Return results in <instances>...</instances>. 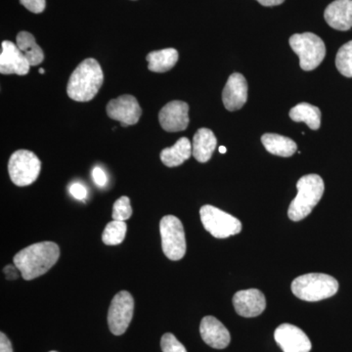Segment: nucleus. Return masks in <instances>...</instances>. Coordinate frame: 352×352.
Masks as SVG:
<instances>
[{
  "label": "nucleus",
  "mask_w": 352,
  "mask_h": 352,
  "mask_svg": "<svg viewBox=\"0 0 352 352\" xmlns=\"http://www.w3.org/2000/svg\"><path fill=\"white\" fill-rule=\"evenodd\" d=\"M339 282L323 273H308L296 278L292 283V292L296 298L305 302H319L338 293Z\"/></svg>",
  "instance_id": "20e7f679"
},
{
  "label": "nucleus",
  "mask_w": 352,
  "mask_h": 352,
  "mask_svg": "<svg viewBox=\"0 0 352 352\" xmlns=\"http://www.w3.org/2000/svg\"><path fill=\"white\" fill-rule=\"evenodd\" d=\"M324 18L333 29L349 31L352 28V0H335L326 8Z\"/></svg>",
  "instance_id": "f3484780"
},
{
  "label": "nucleus",
  "mask_w": 352,
  "mask_h": 352,
  "mask_svg": "<svg viewBox=\"0 0 352 352\" xmlns=\"http://www.w3.org/2000/svg\"><path fill=\"white\" fill-rule=\"evenodd\" d=\"M296 188L298 195L289 205L288 217L293 221H300L311 214L312 210L320 201L325 185L320 175H307L298 180Z\"/></svg>",
  "instance_id": "7ed1b4c3"
},
{
  "label": "nucleus",
  "mask_w": 352,
  "mask_h": 352,
  "mask_svg": "<svg viewBox=\"0 0 352 352\" xmlns=\"http://www.w3.org/2000/svg\"><path fill=\"white\" fill-rule=\"evenodd\" d=\"M106 112L110 119L118 120L124 126H129L138 124L142 115V109L135 97L124 94L109 102Z\"/></svg>",
  "instance_id": "9d476101"
},
{
  "label": "nucleus",
  "mask_w": 352,
  "mask_h": 352,
  "mask_svg": "<svg viewBox=\"0 0 352 352\" xmlns=\"http://www.w3.org/2000/svg\"><path fill=\"white\" fill-rule=\"evenodd\" d=\"M69 193L74 197V198L78 199V200H85L87 196V191L85 187L80 183H74L69 187Z\"/></svg>",
  "instance_id": "c85d7f7f"
},
{
  "label": "nucleus",
  "mask_w": 352,
  "mask_h": 352,
  "mask_svg": "<svg viewBox=\"0 0 352 352\" xmlns=\"http://www.w3.org/2000/svg\"><path fill=\"white\" fill-rule=\"evenodd\" d=\"M0 352H13L12 344L4 333H0Z\"/></svg>",
  "instance_id": "7c9ffc66"
},
{
  "label": "nucleus",
  "mask_w": 352,
  "mask_h": 352,
  "mask_svg": "<svg viewBox=\"0 0 352 352\" xmlns=\"http://www.w3.org/2000/svg\"><path fill=\"white\" fill-rule=\"evenodd\" d=\"M261 142L267 152L275 156L289 157L293 156L298 149L295 141L286 136L275 133H265L261 138Z\"/></svg>",
  "instance_id": "aec40b11"
},
{
  "label": "nucleus",
  "mask_w": 352,
  "mask_h": 352,
  "mask_svg": "<svg viewBox=\"0 0 352 352\" xmlns=\"http://www.w3.org/2000/svg\"><path fill=\"white\" fill-rule=\"evenodd\" d=\"M217 145V140L214 132L208 129H200L193 138V157L199 163H207L214 154Z\"/></svg>",
  "instance_id": "a211bd4d"
},
{
  "label": "nucleus",
  "mask_w": 352,
  "mask_h": 352,
  "mask_svg": "<svg viewBox=\"0 0 352 352\" xmlns=\"http://www.w3.org/2000/svg\"><path fill=\"white\" fill-rule=\"evenodd\" d=\"M148 69L153 73H166L175 66L178 61V52L175 48H166L153 51L146 57Z\"/></svg>",
  "instance_id": "412c9836"
},
{
  "label": "nucleus",
  "mask_w": 352,
  "mask_h": 352,
  "mask_svg": "<svg viewBox=\"0 0 352 352\" xmlns=\"http://www.w3.org/2000/svg\"><path fill=\"white\" fill-rule=\"evenodd\" d=\"M134 300L131 294L122 291L113 296L108 312V325L115 336L126 333L133 317Z\"/></svg>",
  "instance_id": "1a4fd4ad"
},
{
  "label": "nucleus",
  "mask_w": 352,
  "mask_h": 352,
  "mask_svg": "<svg viewBox=\"0 0 352 352\" xmlns=\"http://www.w3.org/2000/svg\"><path fill=\"white\" fill-rule=\"evenodd\" d=\"M92 177H94V182L96 183L98 186L104 187L107 184V175H105L104 170H102L99 166L94 168L92 170Z\"/></svg>",
  "instance_id": "c756f323"
},
{
  "label": "nucleus",
  "mask_w": 352,
  "mask_h": 352,
  "mask_svg": "<svg viewBox=\"0 0 352 352\" xmlns=\"http://www.w3.org/2000/svg\"><path fill=\"white\" fill-rule=\"evenodd\" d=\"M188 113V104L179 100L171 101L160 111V124L168 132L185 131L189 124Z\"/></svg>",
  "instance_id": "ddd939ff"
},
{
  "label": "nucleus",
  "mask_w": 352,
  "mask_h": 352,
  "mask_svg": "<svg viewBox=\"0 0 352 352\" xmlns=\"http://www.w3.org/2000/svg\"><path fill=\"white\" fill-rule=\"evenodd\" d=\"M200 333L204 342L212 349H226L230 344V333L226 326L214 316L204 317L201 322Z\"/></svg>",
  "instance_id": "dca6fc26"
},
{
  "label": "nucleus",
  "mask_w": 352,
  "mask_h": 352,
  "mask_svg": "<svg viewBox=\"0 0 352 352\" xmlns=\"http://www.w3.org/2000/svg\"><path fill=\"white\" fill-rule=\"evenodd\" d=\"M193 155L192 144L188 138H182L171 147L166 148L161 152V161L168 168L182 166Z\"/></svg>",
  "instance_id": "6ab92c4d"
},
{
  "label": "nucleus",
  "mask_w": 352,
  "mask_h": 352,
  "mask_svg": "<svg viewBox=\"0 0 352 352\" xmlns=\"http://www.w3.org/2000/svg\"><path fill=\"white\" fill-rule=\"evenodd\" d=\"M39 74H44V69H39Z\"/></svg>",
  "instance_id": "f704fd0d"
},
{
  "label": "nucleus",
  "mask_w": 352,
  "mask_h": 352,
  "mask_svg": "<svg viewBox=\"0 0 352 352\" xmlns=\"http://www.w3.org/2000/svg\"><path fill=\"white\" fill-rule=\"evenodd\" d=\"M126 224L124 221L113 220L104 229L102 234V241L104 244L108 245H116L122 244L126 238Z\"/></svg>",
  "instance_id": "b1692460"
},
{
  "label": "nucleus",
  "mask_w": 352,
  "mask_h": 352,
  "mask_svg": "<svg viewBox=\"0 0 352 352\" xmlns=\"http://www.w3.org/2000/svg\"><path fill=\"white\" fill-rule=\"evenodd\" d=\"M59 245L54 242H41L29 245L14 256V264L27 281L45 274L57 263Z\"/></svg>",
  "instance_id": "f257e3e1"
},
{
  "label": "nucleus",
  "mask_w": 352,
  "mask_h": 352,
  "mask_svg": "<svg viewBox=\"0 0 352 352\" xmlns=\"http://www.w3.org/2000/svg\"><path fill=\"white\" fill-rule=\"evenodd\" d=\"M164 254L170 261H180L186 254V239L182 222L173 215H166L160 222Z\"/></svg>",
  "instance_id": "0eeeda50"
},
{
  "label": "nucleus",
  "mask_w": 352,
  "mask_h": 352,
  "mask_svg": "<svg viewBox=\"0 0 352 352\" xmlns=\"http://www.w3.org/2000/svg\"><path fill=\"white\" fill-rule=\"evenodd\" d=\"M163 352H187L185 346L171 333H164L161 340Z\"/></svg>",
  "instance_id": "bb28decb"
},
{
  "label": "nucleus",
  "mask_w": 352,
  "mask_h": 352,
  "mask_svg": "<svg viewBox=\"0 0 352 352\" xmlns=\"http://www.w3.org/2000/svg\"><path fill=\"white\" fill-rule=\"evenodd\" d=\"M29 61L24 53L12 41H4L1 44L0 73L2 75L25 76L30 72Z\"/></svg>",
  "instance_id": "f8f14e48"
},
{
  "label": "nucleus",
  "mask_w": 352,
  "mask_h": 352,
  "mask_svg": "<svg viewBox=\"0 0 352 352\" xmlns=\"http://www.w3.org/2000/svg\"><path fill=\"white\" fill-rule=\"evenodd\" d=\"M41 170V162L29 150H18L9 160V175L14 184L19 187L29 186L36 182Z\"/></svg>",
  "instance_id": "6e6552de"
},
{
  "label": "nucleus",
  "mask_w": 352,
  "mask_h": 352,
  "mask_svg": "<svg viewBox=\"0 0 352 352\" xmlns=\"http://www.w3.org/2000/svg\"><path fill=\"white\" fill-rule=\"evenodd\" d=\"M233 305L240 316L252 318L265 310V296L258 289H243L234 295Z\"/></svg>",
  "instance_id": "4468645a"
},
{
  "label": "nucleus",
  "mask_w": 352,
  "mask_h": 352,
  "mask_svg": "<svg viewBox=\"0 0 352 352\" xmlns=\"http://www.w3.org/2000/svg\"><path fill=\"white\" fill-rule=\"evenodd\" d=\"M50 352H57V351H50Z\"/></svg>",
  "instance_id": "c9c22d12"
},
{
  "label": "nucleus",
  "mask_w": 352,
  "mask_h": 352,
  "mask_svg": "<svg viewBox=\"0 0 352 352\" xmlns=\"http://www.w3.org/2000/svg\"><path fill=\"white\" fill-rule=\"evenodd\" d=\"M103 82L100 64L94 58H88L83 60L69 76L67 94L74 101H91L98 94Z\"/></svg>",
  "instance_id": "f03ea898"
},
{
  "label": "nucleus",
  "mask_w": 352,
  "mask_h": 352,
  "mask_svg": "<svg viewBox=\"0 0 352 352\" xmlns=\"http://www.w3.org/2000/svg\"><path fill=\"white\" fill-rule=\"evenodd\" d=\"M289 118L296 122H305L312 131H317L321 126V111L318 107L308 103H300L289 111Z\"/></svg>",
  "instance_id": "4be33fe9"
},
{
  "label": "nucleus",
  "mask_w": 352,
  "mask_h": 352,
  "mask_svg": "<svg viewBox=\"0 0 352 352\" xmlns=\"http://www.w3.org/2000/svg\"><path fill=\"white\" fill-rule=\"evenodd\" d=\"M17 46L31 66H38L44 60L43 51L36 43V38L28 32H20L17 36Z\"/></svg>",
  "instance_id": "5701e85b"
},
{
  "label": "nucleus",
  "mask_w": 352,
  "mask_h": 352,
  "mask_svg": "<svg viewBox=\"0 0 352 352\" xmlns=\"http://www.w3.org/2000/svg\"><path fill=\"white\" fill-rule=\"evenodd\" d=\"M132 215V208L131 206V200L129 197L122 196L116 201L113 207V220H120V221H124V220L131 219Z\"/></svg>",
  "instance_id": "a878e982"
},
{
  "label": "nucleus",
  "mask_w": 352,
  "mask_h": 352,
  "mask_svg": "<svg viewBox=\"0 0 352 352\" xmlns=\"http://www.w3.org/2000/svg\"><path fill=\"white\" fill-rule=\"evenodd\" d=\"M219 152L221 153V154H224V153H226V148L221 146V147H219Z\"/></svg>",
  "instance_id": "72a5a7b5"
},
{
  "label": "nucleus",
  "mask_w": 352,
  "mask_h": 352,
  "mask_svg": "<svg viewBox=\"0 0 352 352\" xmlns=\"http://www.w3.org/2000/svg\"><path fill=\"white\" fill-rule=\"evenodd\" d=\"M248 82L242 74H232L228 78L223 92L222 101L230 112L240 110L248 100Z\"/></svg>",
  "instance_id": "2eb2a0df"
},
{
  "label": "nucleus",
  "mask_w": 352,
  "mask_h": 352,
  "mask_svg": "<svg viewBox=\"0 0 352 352\" xmlns=\"http://www.w3.org/2000/svg\"><path fill=\"white\" fill-rule=\"evenodd\" d=\"M289 45L300 58L303 71H314L326 56V45L318 36L312 32L296 34L289 38Z\"/></svg>",
  "instance_id": "39448f33"
},
{
  "label": "nucleus",
  "mask_w": 352,
  "mask_h": 352,
  "mask_svg": "<svg viewBox=\"0 0 352 352\" xmlns=\"http://www.w3.org/2000/svg\"><path fill=\"white\" fill-rule=\"evenodd\" d=\"M200 215L206 230L217 239H226L242 231V223L239 219L214 206L201 207Z\"/></svg>",
  "instance_id": "423d86ee"
},
{
  "label": "nucleus",
  "mask_w": 352,
  "mask_h": 352,
  "mask_svg": "<svg viewBox=\"0 0 352 352\" xmlns=\"http://www.w3.org/2000/svg\"><path fill=\"white\" fill-rule=\"evenodd\" d=\"M3 271L4 274H6V276L8 280H15L19 277L18 271L20 270H18L17 266H16L15 264H14V265H7L6 267L4 268Z\"/></svg>",
  "instance_id": "2f4dec72"
},
{
  "label": "nucleus",
  "mask_w": 352,
  "mask_h": 352,
  "mask_svg": "<svg viewBox=\"0 0 352 352\" xmlns=\"http://www.w3.org/2000/svg\"><path fill=\"white\" fill-rule=\"evenodd\" d=\"M256 1L259 2L261 6L270 7L280 6L283 3L285 0H256Z\"/></svg>",
  "instance_id": "473e14b6"
},
{
  "label": "nucleus",
  "mask_w": 352,
  "mask_h": 352,
  "mask_svg": "<svg viewBox=\"0 0 352 352\" xmlns=\"http://www.w3.org/2000/svg\"><path fill=\"white\" fill-rule=\"evenodd\" d=\"M336 66L342 76L352 78V41L344 44L338 51Z\"/></svg>",
  "instance_id": "393cba45"
},
{
  "label": "nucleus",
  "mask_w": 352,
  "mask_h": 352,
  "mask_svg": "<svg viewBox=\"0 0 352 352\" xmlns=\"http://www.w3.org/2000/svg\"><path fill=\"white\" fill-rule=\"evenodd\" d=\"M274 339L284 352H309L311 342L302 329L292 324H282L275 330Z\"/></svg>",
  "instance_id": "9b49d317"
},
{
  "label": "nucleus",
  "mask_w": 352,
  "mask_h": 352,
  "mask_svg": "<svg viewBox=\"0 0 352 352\" xmlns=\"http://www.w3.org/2000/svg\"><path fill=\"white\" fill-rule=\"evenodd\" d=\"M21 4L32 13H43L45 10V0H20Z\"/></svg>",
  "instance_id": "cd10ccee"
}]
</instances>
